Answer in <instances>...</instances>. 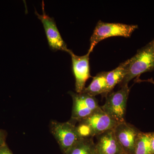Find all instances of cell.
<instances>
[{
    "mask_svg": "<svg viewBox=\"0 0 154 154\" xmlns=\"http://www.w3.org/2000/svg\"><path fill=\"white\" fill-rule=\"evenodd\" d=\"M122 154H127V153H125L124 152V153H123Z\"/></svg>",
    "mask_w": 154,
    "mask_h": 154,
    "instance_id": "cell-20",
    "label": "cell"
},
{
    "mask_svg": "<svg viewBox=\"0 0 154 154\" xmlns=\"http://www.w3.org/2000/svg\"><path fill=\"white\" fill-rule=\"evenodd\" d=\"M73 100L71 119L73 123L79 122L88 118L96 111L101 110L98 101L94 96L84 93L69 92Z\"/></svg>",
    "mask_w": 154,
    "mask_h": 154,
    "instance_id": "cell-4",
    "label": "cell"
},
{
    "mask_svg": "<svg viewBox=\"0 0 154 154\" xmlns=\"http://www.w3.org/2000/svg\"><path fill=\"white\" fill-rule=\"evenodd\" d=\"M96 137L97 154H122L125 152L115 137L113 129L107 131Z\"/></svg>",
    "mask_w": 154,
    "mask_h": 154,
    "instance_id": "cell-10",
    "label": "cell"
},
{
    "mask_svg": "<svg viewBox=\"0 0 154 154\" xmlns=\"http://www.w3.org/2000/svg\"><path fill=\"white\" fill-rule=\"evenodd\" d=\"M67 52L71 57L73 72L75 79V91L80 94L84 91L86 82L91 77L89 64L91 54L88 52L85 55L79 56L70 49Z\"/></svg>",
    "mask_w": 154,
    "mask_h": 154,
    "instance_id": "cell-7",
    "label": "cell"
},
{
    "mask_svg": "<svg viewBox=\"0 0 154 154\" xmlns=\"http://www.w3.org/2000/svg\"><path fill=\"white\" fill-rule=\"evenodd\" d=\"M107 72H101L94 77L91 84L85 88L82 93L94 97L99 94L106 96L108 94L106 81Z\"/></svg>",
    "mask_w": 154,
    "mask_h": 154,
    "instance_id": "cell-11",
    "label": "cell"
},
{
    "mask_svg": "<svg viewBox=\"0 0 154 154\" xmlns=\"http://www.w3.org/2000/svg\"><path fill=\"white\" fill-rule=\"evenodd\" d=\"M0 154H13L7 144L0 146Z\"/></svg>",
    "mask_w": 154,
    "mask_h": 154,
    "instance_id": "cell-16",
    "label": "cell"
},
{
    "mask_svg": "<svg viewBox=\"0 0 154 154\" xmlns=\"http://www.w3.org/2000/svg\"><path fill=\"white\" fill-rule=\"evenodd\" d=\"M151 144L153 153L154 154V132H151Z\"/></svg>",
    "mask_w": 154,
    "mask_h": 154,
    "instance_id": "cell-17",
    "label": "cell"
},
{
    "mask_svg": "<svg viewBox=\"0 0 154 154\" xmlns=\"http://www.w3.org/2000/svg\"><path fill=\"white\" fill-rule=\"evenodd\" d=\"M80 122L86 126L93 138L107 131L113 129L119 123L102 109Z\"/></svg>",
    "mask_w": 154,
    "mask_h": 154,
    "instance_id": "cell-8",
    "label": "cell"
},
{
    "mask_svg": "<svg viewBox=\"0 0 154 154\" xmlns=\"http://www.w3.org/2000/svg\"><path fill=\"white\" fill-rule=\"evenodd\" d=\"M113 130L115 137L125 152L134 154L136 143L141 131L133 125L125 121L118 123Z\"/></svg>",
    "mask_w": 154,
    "mask_h": 154,
    "instance_id": "cell-9",
    "label": "cell"
},
{
    "mask_svg": "<svg viewBox=\"0 0 154 154\" xmlns=\"http://www.w3.org/2000/svg\"><path fill=\"white\" fill-rule=\"evenodd\" d=\"M64 154H97L93 138L81 139Z\"/></svg>",
    "mask_w": 154,
    "mask_h": 154,
    "instance_id": "cell-13",
    "label": "cell"
},
{
    "mask_svg": "<svg viewBox=\"0 0 154 154\" xmlns=\"http://www.w3.org/2000/svg\"><path fill=\"white\" fill-rule=\"evenodd\" d=\"M42 14L40 15L36 11L35 14L43 24L50 47L54 51L61 50L67 52L69 49L61 36L54 19L45 13L43 1L42 2Z\"/></svg>",
    "mask_w": 154,
    "mask_h": 154,
    "instance_id": "cell-6",
    "label": "cell"
},
{
    "mask_svg": "<svg viewBox=\"0 0 154 154\" xmlns=\"http://www.w3.org/2000/svg\"><path fill=\"white\" fill-rule=\"evenodd\" d=\"M138 28L137 25H128L121 23H107L99 21L96 25L91 38V45L88 52L91 54L99 42L105 38L113 36L130 37Z\"/></svg>",
    "mask_w": 154,
    "mask_h": 154,
    "instance_id": "cell-2",
    "label": "cell"
},
{
    "mask_svg": "<svg viewBox=\"0 0 154 154\" xmlns=\"http://www.w3.org/2000/svg\"><path fill=\"white\" fill-rule=\"evenodd\" d=\"M50 128L63 154L81 139L75 124L71 121L60 122L52 120L51 122Z\"/></svg>",
    "mask_w": 154,
    "mask_h": 154,
    "instance_id": "cell-5",
    "label": "cell"
},
{
    "mask_svg": "<svg viewBox=\"0 0 154 154\" xmlns=\"http://www.w3.org/2000/svg\"><path fill=\"white\" fill-rule=\"evenodd\" d=\"M151 132H140L136 143L134 154H153L152 150Z\"/></svg>",
    "mask_w": 154,
    "mask_h": 154,
    "instance_id": "cell-14",
    "label": "cell"
},
{
    "mask_svg": "<svg viewBox=\"0 0 154 154\" xmlns=\"http://www.w3.org/2000/svg\"><path fill=\"white\" fill-rule=\"evenodd\" d=\"M130 60L121 63L117 68L110 72H107L106 81L108 94L113 90L116 85L120 84L127 73Z\"/></svg>",
    "mask_w": 154,
    "mask_h": 154,
    "instance_id": "cell-12",
    "label": "cell"
},
{
    "mask_svg": "<svg viewBox=\"0 0 154 154\" xmlns=\"http://www.w3.org/2000/svg\"><path fill=\"white\" fill-rule=\"evenodd\" d=\"M153 47H154V40H153Z\"/></svg>",
    "mask_w": 154,
    "mask_h": 154,
    "instance_id": "cell-19",
    "label": "cell"
},
{
    "mask_svg": "<svg viewBox=\"0 0 154 154\" xmlns=\"http://www.w3.org/2000/svg\"><path fill=\"white\" fill-rule=\"evenodd\" d=\"M130 60L127 73L119 84L120 87L128 85L130 81L146 72L154 70V49L153 42L139 50Z\"/></svg>",
    "mask_w": 154,
    "mask_h": 154,
    "instance_id": "cell-1",
    "label": "cell"
},
{
    "mask_svg": "<svg viewBox=\"0 0 154 154\" xmlns=\"http://www.w3.org/2000/svg\"><path fill=\"white\" fill-rule=\"evenodd\" d=\"M7 133L5 131L0 129V146L6 143Z\"/></svg>",
    "mask_w": 154,
    "mask_h": 154,
    "instance_id": "cell-15",
    "label": "cell"
},
{
    "mask_svg": "<svg viewBox=\"0 0 154 154\" xmlns=\"http://www.w3.org/2000/svg\"><path fill=\"white\" fill-rule=\"evenodd\" d=\"M147 82H149L152 83V84H153L154 85V81L152 79L147 80Z\"/></svg>",
    "mask_w": 154,
    "mask_h": 154,
    "instance_id": "cell-18",
    "label": "cell"
},
{
    "mask_svg": "<svg viewBox=\"0 0 154 154\" xmlns=\"http://www.w3.org/2000/svg\"><path fill=\"white\" fill-rule=\"evenodd\" d=\"M130 91L128 85L122 86L116 92L106 96V102L101 108L105 113L118 123L125 121L127 103Z\"/></svg>",
    "mask_w": 154,
    "mask_h": 154,
    "instance_id": "cell-3",
    "label": "cell"
}]
</instances>
